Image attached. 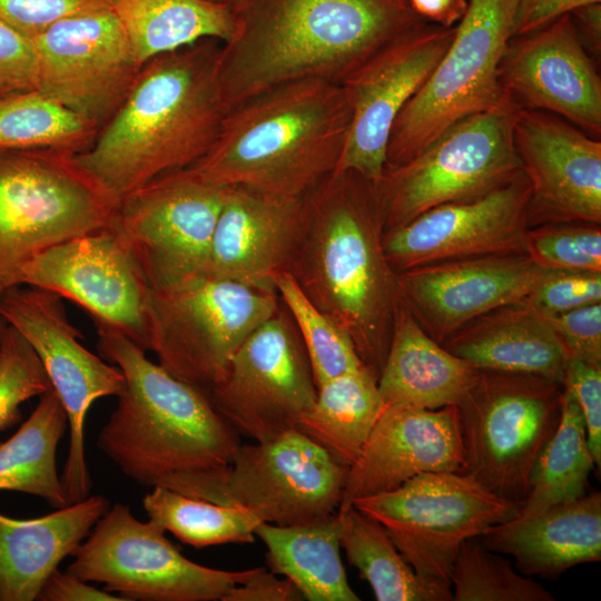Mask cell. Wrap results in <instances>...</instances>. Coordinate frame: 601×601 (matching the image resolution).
<instances>
[{
    "instance_id": "6da1fadb",
    "label": "cell",
    "mask_w": 601,
    "mask_h": 601,
    "mask_svg": "<svg viewBox=\"0 0 601 601\" xmlns=\"http://www.w3.org/2000/svg\"><path fill=\"white\" fill-rule=\"evenodd\" d=\"M223 43L217 79L226 110L303 80L341 83L420 26L406 0H250Z\"/></svg>"
},
{
    "instance_id": "7a4b0ae2",
    "label": "cell",
    "mask_w": 601,
    "mask_h": 601,
    "mask_svg": "<svg viewBox=\"0 0 601 601\" xmlns=\"http://www.w3.org/2000/svg\"><path fill=\"white\" fill-rule=\"evenodd\" d=\"M219 49L203 40L146 62L92 144L76 155L118 200L190 167L211 147L227 114Z\"/></svg>"
},
{
    "instance_id": "3957f363",
    "label": "cell",
    "mask_w": 601,
    "mask_h": 601,
    "mask_svg": "<svg viewBox=\"0 0 601 601\" xmlns=\"http://www.w3.org/2000/svg\"><path fill=\"white\" fill-rule=\"evenodd\" d=\"M372 187L354 174H332L305 197L289 266L305 295L351 336L378 378L398 302L397 273L383 249Z\"/></svg>"
},
{
    "instance_id": "277c9868",
    "label": "cell",
    "mask_w": 601,
    "mask_h": 601,
    "mask_svg": "<svg viewBox=\"0 0 601 601\" xmlns=\"http://www.w3.org/2000/svg\"><path fill=\"white\" fill-rule=\"evenodd\" d=\"M349 122L342 83H287L228 110L211 147L186 169L218 187L303 198L335 171Z\"/></svg>"
},
{
    "instance_id": "5b68a950",
    "label": "cell",
    "mask_w": 601,
    "mask_h": 601,
    "mask_svg": "<svg viewBox=\"0 0 601 601\" xmlns=\"http://www.w3.org/2000/svg\"><path fill=\"white\" fill-rule=\"evenodd\" d=\"M99 355L126 385L98 435L99 450L134 482L228 465L240 445L201 390L171 375L116 327L93 321Z\"/></svg>"
},
{
    "instance_id": "8992f818",
    "label": "cell",
    "mask_w": 601,
    "mask_h": 601,
    "mask_svg": "<svg viewBox=\"0 0 601 601\" xmlns=\"http://www.w3.org/2000/svg\"><path fill=\"white\" fill-rule=\"evenodd\" d=\"M76 155L0 150V286L45 249L112 226L119 200Z\"/></svg>"
},
{
    "instance_id": "52a82bcc",
    "label": "cell",
    "mask_w": 601,
    "mask_h": 601,
    "mask_svg": "<svg viewBox=\"0 0 601 601\" xmlns=\"http://www.w3.org/2000/svg\"><path fill=\"white\" fill-rule=\"evenodd\" d=\"M347 470L293 428L266 442L240 444L226 466L170 474L157 485L287 526L336 512Z\"/></svg>"
},
{
    "instance_id": "ba28073f",
    "label": "cell",
    "mask_w": 601,
    "mask_h": 601,
    "mask_svg": "<svg viewBox=\"0 0 601 601\" xmlns=\"http://www.w3.org/2000/svg\"><path fill=\"white\" fill-rule=\"evenodd\" d=\"M516 7L518 0H467L443 57L393 125L385 168L408 161L456 122L506 97L500 71Z\"/></svg>"
},
{
    "instance_id": "9c48e42d",
    "label": "cell",
    "mask_w": 601,
    "mask_h": 601,
    "mask_svg": "<svg viewBox=\"0 0 601 601\" xmlns=\"http://www.w3.org/2000/svg\"><path fill=\"white\" fill-rule=\"evenodd\" d=\"M279 306L276 292L206 275L150 287L147 351L171 375L208 394L243 342Z\"/></svg>"
},
{
    "instance_id": "30bf717a",
    "label": "cell",
    "mask_w": 601,
    "mask_h": 601,
    "mask_svg": "<svg viewBox=\"0 0 601 601\" xmlns=\"http://www.w3.org/2000/svg\"><path fill=\"white\" fill-rule=\"evenodd\" d=\"M521 107L506 97L469 116L408 161L385 168L371 185L383 230L449 203L483 196L522 171L514 146Z\"/></svg>"
},
{
    "instance_id": "8fae6325",
    "label": "cell",
    "mask_w": 601,
    "mask_h": 601,
    "mask_svg": "<svg viewBox=\"0 0 601 601\" xmlns=\"http://www.w3.org/2000/svg\"><path fill=\"white\" fill-rule=\"evenodd\" d=\"M562 392L542 376L480 370L456 405L463 473L521 508L532 467L559 425Z\"/></svg>"
},
{
    "instance_id": "7c38bea8",
    "label": "cell",
    "mask_w": 601,
    "mask_h": 601,
    "mask_svg": "<svg viewBox=\"0 0 601 601\" xmlns=\"http://www.w3.org/2000/svg\"><path fill=\"white\" fill-rule=\"evenodd\" d=\"M352 505L385 528L418 575L450 589L462 543L513 519L520 510L456 472L422 473L393 491L358 497Z\"/></svg>"
},
{
    "instance_id": "4fadbf2b",
    "label": "cell",
    "mask_w": 601,
    "mask_h": 601,
    "mask_svg": "<svg viewBox=\"0 0 601 601\" xmlns=\"http://www.w3.org/2000/svg\"><path fill=\"white\" fill-rule=\"evenodd\" d=\"M66 572L128 601H218L256 568L227 571L185 558L154 521L115 503L71 553Z\"/></svg>"
},
{
    "instance_id": "5bb4252c",
    "label": "cell",
    "mask_w": 601,
    "mask_h": 601,
    "mask_svg": "<svg viewBox=\"0 0 601 601\" xmlns=\"http://www.w3.org/2000/svg\"><path fill=\"white\" fill-rule=\"evenodd\" d=\"M1 313L39 357L68 418L69 449L60 475L69 504L89 496L91 479L85 455V423L91 404L119 396L126 385L120 368L87 349L70 323L62 298L37 287H7Z\"/></svg>"
},
{
    "instance_id": "9a60e30c",
    "label": "cell",
    "mask_w": 601,
    "mask_h": 601,
    "mask_svg": "<svg viewBox=\"0 0 601 601\" xmlns=\"http://www.w3.org/2000/svg\"><path fill=\"white\" fill-rule=\"evenodd\" d=\"M225 194L226 187L181 169L119 200L112 228L132 252L151 288L204 275Z\"/></svg>"
},
{
    "instance_id": "2e32d148",
    "label": "cell",
    "mask_w": 601,
    "mask_h": 601,
    "mask_svg": "<svg viewBox=\"0 0 601 601\" xmlns=\"http://www.w3.org/2000/svg\"><path fill=\"white\" fill-rule=\"evenodd\" d=\"M208 397L221 417L254 442L295 428L317 387L298 331L285 307L260 324L234 354Z\"/></svg>"
},
{
    "instance_id": "e0dca14e",
    "label": "cell",
    "mask_w": 601,
    "mask_h": 601,
    "mask_svg": "<svg viewBox=\"0 0 601 601\" xmlns=\"http://www.w3.org/2000/svg\"><path fill=\"white\" fill-rule=\"evenodd\" d=\"M455 27L423 24L383 47L341 83L349 107L347 138L333 174L375 185L386 164L393 125L452 41Z\"/></svg>"
},
{
    "instance_id": "ac0fdd59",
    "label": "cell",
    "mask_w": 601,
    "mask_h": 601,
    "mask_svg": "<svg viewBox=\"0 0 601 601\" xmlns=\"http://www.w3.org/2000/svg\"><path fill=\"white\" fill-rule=\"evenodd\" d=\"M16 285L46 289L79 305L147 352L150 286L132 252L112 226L82 234L37 254Z\"/></svg>"
},
{
    "instance_id": "d6986e66",
    "label": "cell",
    "mask_w": 601,
    "mask_h": 601,
    "mask_svg": "<svg viewBox=\"0 0 601 601\" xmlns=\"http://www.w3.org/2000/svg\"><path fill=\"white\" fill-rule=\"evenodd\" d=\"M31 40L38 89L99 129L119 107L141 68L110 6L66 18Z\"/></svg>"
},
{
    "instance_id": "ffe728a7",
    "label": "cell",
    "mask_w": 601,
    "mask_h": 601,
    "mask_svg": "<svg viewBox=\"0 0 601 601\" xmlns=\"http://www.w3.org/2000/svg\"><path fill=\"white\" fill-rule=\"evenodd\" d=\"M531 186L523 171L490 193L434 207L383 234L396 272L428 264L524 253Z\"/></svg>"
},
{
    "instance_id": "44dd1931",
    "label": "cell",
    "mask_w": 601,
    "mask_h": 601,
    "mask_svg": "<svg viewBox=\"0 0 601 601\" xmlns=\"http://www.w3.org/2000/svg\"><path fill=\"white\" fill-rule=\"evenodd\" d=\"M514 146L531 186L529 228L601 224V141L553 114L521 108Z\"/></svg>"
},
{
    "instance_id": "7402d4cb",
    "label": "cell",
    "mask_w": 601,
    "mask_h": 601,
    "mask_svg": "<svg viewBox=\"0 0 601 601\" xmlns=\"http://www.w3.org/2000/svg\"><path fill=\"white\" fill-rule=\"evenodd\" d=\"M544 270L525 253L440 262L397 273L398 299L442 344L479 316L524 300Z\"/></svg>"
},
{
    "instance_id": "603a6c76",
    "label": "cell",
    "mask_w": 601,
    "mask_h": 601,
    "mask_svg": "<svg viewBox=\"0 0 601 601\" xmlns=\"http://www.w3.org/2000/svg\"><path fill=\"white\" fill-rule=\"evenodd\" d=\"M516 38L501 63L504 91L521 108L553 114L600 136L601 79L571 13Z\"/></svg>"
},
{
    "instance_id": "cb8c5ba5",
    "label": "cell",
    "mask_w": 601,
    "mask_h": 601,
    "mask_svg": "<svg viewBox=\"0 0 601 601\" xmlns=\"http://www.w3.org/2000/svg\"><path fill=\"white\" fill-rule=\"evenodd\" d=\"M465 454L456 405L436 410L385 407L348 467L338 509L393 491L426 472L463 473Z\"/></svg>"
},
{
    "instance_id": "d4e9b609",
    "label": "cell",
    "mask_w": 601,
    "mask_h": 601,
    "mask_svg": "<svg viewBox=\"0 0 601 601\" xmlns=\"http://www.w3.org/2000/svg\"><path fill=\"white\" fill-rule=\"evenodd\" d=\"M305 197L275 198L226 187L204 275L276 292L275 279L289 270L296 249Z\"/></svg>"
},
{
    "instance_id": "484cf974",
    "label": "cell",
    "mask_w": 601,
    "mask_h": 601,
    "mask_svg": "<svg viewBox=\"0 0 601 601\" xmlns=\"http://www.w3.org/2000/svg\"><path fill=\"white\" fill-rule=\"evenodd\" d=\"M477 539L487 549L511 555L522 574L555 579L574 565L601 560V494L514 516L489 526Z\"/></svg>"
},
{
    "instance_id": "4316f807",
    "label": "cell",
    "mask_w": 601,
    "mask_h": 601,
    "mask_svg": "<svg viewBox=\"0 0 601 601\" xmlns=\"http://www.w3.org/2000/svg\"><path fill=\"white\" fill-rule=\"evenodd\" d=\"M110 504L102 495L33 519L0 513V601H35L48 577L86 539Z\"/></svg>"
},
{
    "instance_id": "83f0119b",
    "label": "cell",
    "mask_w": 601,
    "mask_h": 601,
    "mask_svg": "<svg viewBox=\"0 0 601 601\" xmlns=\"http://www.w3.org/2000/svg\"><path fill=\"white\" fill-rule=\"evenodd\" d=\"M441 345L477 370L532 374L560 384L568 363L549 318L524 300L479 316Z\"/></svg>"
},
{
    "instance_id": "f1b7e54d",
    "label": "cell",
    "mask_w": 601,
    "mask_h": 601,
    "mask_svg": "<svg viewBox=\"0 0 601 601\" xmlns=\"http://www.w3.org/2000/svg\"><path fill=\"white\" fill-rule=\"evenodd\" d=\"M479 374L480 370L428 336L398 299L377 378L386 407L436 410L457 405Z\"/></svg>"
},
{
    "instance_id": "f546056e",
    "label": "cell",
    "mask_w": 601,
    "mask_h": 601,
    "mask_svg": "<svg viewBox=\"0 0 601 601\" xmlns=\"http://www.w3.org/2000/svg\"><path fill=\"white\" fill-rule=\"evenodd\" d=\"M254 533L266 546L268 569L290 580L304 600H359L341 558L338 511L297 525L259 522Z\"/></svg>"
},
{
    "instance_id": "4dcf8cb0",
    "label": "cell",
    "mask_w": 601,
    "mask_h": 601,
    "mask_svg": "<svg viewBox=\"0 0 601 601\" xmlns=\"http://www.w3.org/2000/svg\"><path fill=\"white\" fill-rule=\"evenodd\" d=\"M138 66L203 40L229 41L236 14L215 0H109Z\"/></svg>"
},
{
    "instance_id": "1f68e13d",
    "label": "cell",
    "mask_w": 601,
    "mask_h": 601,
    "mask_svg": "<svg viewBox=\"0 0 601 601\" xmlns=\"http://www.w3.org/2000/svg\"><path fill=\"white\" fill-rule=\"evenodd\" d=\"M385 407L377 377L363 366L319 385L314 404L299 416L295 430L349 467Z\"/></svg>"
},
{
    "instance_id": "d6a6232c",
    "label": "cell",
    "mask_w": 601,
    "mask_h": 601,
    "mask_svg": "<svg viewBox=\"0 0 601 601\" xmlns=\"http://www.w3.org/2000/svg\"><path fill=\"white\" fill-rule=\"evenodd\" d=\"M66 427L67 414L50 388L20 428L0 444V491L36 495L57 509L68 505L56 465Z\"/></svg>"
},
{
    "instance_id": "836d02e7",
    "label": "cell",
    "mask_w": 601,
    "mask_h": 601,
    "mask_svg": "<svg viewBox=\"0 0 601 601\" xmlns=\"http://www.w3.org/2000/svg\"><path fill=\"white\" fill-rule=\"evenodd\" d=\"M337 511L341 548L377 601H453L450 588L415 572L378 521L352 504Z\"/></svg>"
},
{
    "instance_id": "e575fe53",
    "label": "cell",
    "mask_w": 601,
    "mask_h": 601,
    "mask_svg": "<svg viewBox=\"0 0 601 601\" xmlns=\"http://www.w3.org/2000/svg\"><path fill=\"white\" fill-rule=\"evenodd\" d=\"M593 466L580 407L563 388L559 425L532 467L529 492L516 516L582 497Z\"/></svg>"
},
{
    "instance_id": "d590c367",
    "label": "cell",
    "mask_w": 601,
    "mask_h": 601,
    "mask_svg": "<svg viewBox=\"0 0 601 601\" xmlns=\"http://www.w3.org/2000/svg\"><path fill=\"white\" fill-rule=\"evenodd\" d=\"M99 127L39 89L0 96V150L82 152Z\"/></svg>"
},
{
    "instance_id": "8d00e7d4",
    "label": "cell",
    "mask_w": 601,
    "mask_h": 601,
    "mask_svg": "<svg viewBox=\"0 0 601 601\" xmlns=\"http://www.w3.org/2000/svg\"><path fill=\"white\" fill-rule=\"evenodd\" d=\"M142 500L149 520L194 548L253 543L260 521L250 511L155 485Z\"/></svg>"
},
{
    "instance_id": "74e56055",
    "label": "cell",
    "mask_w": 601,
    "mask_h": 601,
    "mask_svg": "<svg viewBox=\"0 0 601 601\" xmlns=\"http://www.w3.org/2000/svg\"><path fill=\"white\" fill-rule=\"evenodd\" d=\"M274 285L302 338L316 387L365 366L348 333L305 295L289 272Z\"/></svg>"
},
{
    "instance_id": "f35d334b",
    "label": "cell",
    "mask_w": 601,
    "mask_h": 601,
    "mask_svg": "<svg viewBox=\"0 0 601 601\" xmlns=\"http://www.w3.org/2000/svg\"><path fill=\"white\" fill-rule=\"evenodd\" d=\"M454 601H553L539 582L518 573L508 559L477 538L464 541L451 571Z\"/></svg>"
},
{
    "instance_id": "ab89813d",
    "label": "cell",
    "mask_w": 601,
    "mask_h": 601,
    "mask_svg": "<svg viewBox=\"0 0 601 601\" xmlns=\"http://www.w3.org/2000/svg\"><path fill=\"white\" fill-rule=\"evenodd\" d=\"M524 253L546 270L601 273L600 225L572 221L530 227Z\"/></svg>"
},
{
    "instance_id": "60d3db41",
    "label": "cell",
    "mask_w": 601,
    "mask_h": 601,
    "mask_svg": "<svg viewBox=\"0 0 601 601\" xmlns=\"http://www.w3.org/2000/svg\"><path fill=\"white\" fill-rule=\"evenodd\" d=\"M50 388L49 377L32 347L7 325L0 352V431L20 421L21 404Z\"/></svg>"
},
{
    "instance_id": "b9f144b4",
    "label": "cell",
    "mask_w": 601,
    "mask_h": 601,
    "mask_svg": "<svg viewBox=\"0 0 601 601\" xmlns=\"http://www.w3.org/2000/svg\"><path fill=\"white\" fill-rule=\"evenodd\" d=\"M524 302L544 316L601 303V273L545 269Z\"/></svg>"
},
{
    "instance_id": "7bdbcfd3",
    "label": "cell",
    "mask_w": 601,
    "mask_h": 601,
    "mask_svg": "<svg viewBox=\"0 0 601 601\" xmlns=\"http://www.w3.org/2000/svg\"><path fill=\"white\" fill-rule=\"evenodd\" d=\"M108 6L109 0H0V19L32 38L66 18Z\"/></svg>"
},
{
    "instance_id": "ee69618b",
    "label": "cell",
    "mask_w": 601,
    "mask_h": 601,
    "mask_svg": "<svg viewBox=\"0 0 601 601\" xmlns=\"http://www.w3.org/2000/svg\"><path fill=\"white\" fill-rule=\"evenodd\" d=\"M562 386L578 403L594 465H601V365L569 359Z\"/></svg>"
},
{
    "instance_id": "f6af8a7d",
    "label": "cell",
    "mask_w": 601,
    "mask_h": 601,
    "mask_svg": "<svg viewBox=\"0 0 601 601\" xmlns=\"http://www.w3.org/2000/svg\"><path fill=\"white\" fill-rule=\"evenodd\" d=\"M569 359L601 365V303L546 316Z\"/></svg>"
},
{
    "instance_id": "bcb514c9",
    "label": "cell",
    "mask_w": 601,
    "mask_h": 601,
    "mask_svg": "<svg viewBox=\"0 0 601 601\" xmlns=\"http://www.w3.org/2000/svg\"><path fill=\"white\" fill-rule=\"evenodd\" d=\"M30 89H38L32 40L0 19V96Z\"/></svg>"
},
{
    "instance_id": "7dc6e473",
    "label": "cell",
    "mask_w": 601,
    "mask_h": 601,
    "mask_svg": "<svg viewBox=\"0 0 601 601\" xmlns=\"http://www.w3.org/2000/svg\"><path fill=\"white\" fill-rule=\"evenodd\" d=\"M304 600L295 584L283 577L258 566L242 583L233 587L221 601H299Z\"/></svg>"
},
{
    "instance_id": "c3c4849f",
    "label": "cell",
    "mask_w": 601,
    "mask_h": 601,
    "mask_svg": "<svg viewBox=\"0 0 601 601\" xmlns=\"http://www.w3.org/2000/svg\"><path fill=\"white\" fill-rule=\"evenodd\" d=\"M601 0H518L513 38L532 33L563 14Z\"/></svg>"
},
{
    "instance_id": "681fc988",
    "label": "cell",
    "mask_w": 601,
    "mask_h": 601,
    "mask_svg": "<svg viewBox=\"0 0 601 601\" xmlns=\"http://www.w3.org/2000/svg\"><path fill=\"white\" fill-rule=\"evenodd\" d=\"M39 601H128L121 595L89 585L86 581L68 573L55 570L42 585Z\"/></svg>"
},
{
    "instance_id": "f907efd6",
    "label": "cell",
    "mask_w": 601,
    "mask_h": 601,
    "mask_svg": "<svg viewBox=\"0 0 601 601\" xmlns=\"http://www.w3.org/2000/svg\"><path fill=\"white\" fill-rule=\"evenodd\" d=\"M411 9L418 16L431 19L444 27H452L461 18L466 2L462 0H407Z\"/></svg>"
},
{
    "instance_id": "816d5d0a",
    "label": "cell",
    "mask_w": 601,
    "mask_h": 601,
    "mask_svg": "<svg viewBox=\"0 0 601 601\" xmlns=\"http://www.w3.org/2000/svg\"><path fill=\"white\" fill-rule=\"evenodd\" d=\"M580 39L585 48H589L594 55H600L601 49V4L591 3L581 7L573 12Z\"/></svg>"
},
{
    "instance_id": "f5cc1de1",
    "label": "cell",
    "mask_w": 601,
    "mask_h": 601,
    "mask_svg": "<svg viewBox=\"0 0 601 601\" xmlns=\"http://www.w3.org/2000/svg\"><path fill=\"white\" fill-rule=\"evenodd\" d=\"M6 288L0 286V352H1V347H2V341H3V335H4V331L7 328V323L2 316V313H1V297H2V293Z\"/></svg>"
},
{
    "instance_id": "db71d44e",
    "label": "cell",
    "mask_w": 601,
    "mask_h": 601,
    "mask_svg": "<svg viewBox=\"0 0 601 601\" xmlns=\"http://www.w3.org/2000/svg\"><path fill=\"white\" fill-rule=\"evenodd\" d=\"M215 1H219V2H223V3L229 4L230 2H236V1H239V0H215Z\"/></svg>"
}]
</instances>
